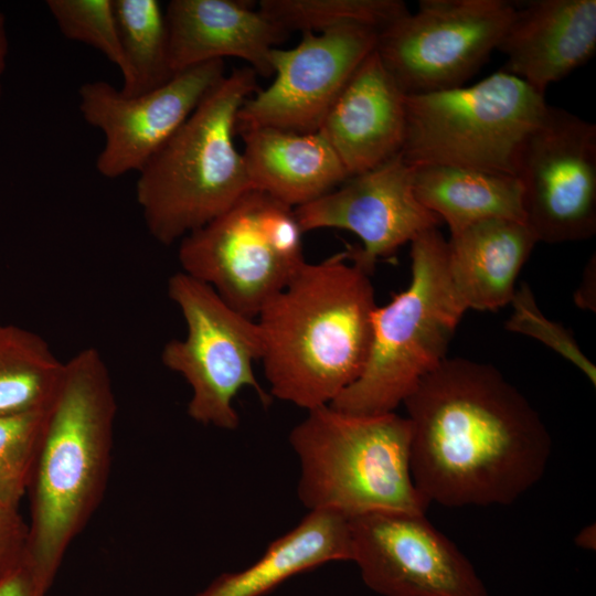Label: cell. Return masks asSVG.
Wrapping results in <instances>:
<instances>
[{
    "mask_svg": "<svg viewBox=\"0 0 596 596\" xmlns=\"http://www.w3.org/2000/svg\"><path fill=\"white\" fill-rule=\"evenodd\" d=\"M403 404L412 478L428 503L511 504L546 470L545 423L491 364L447 356Z\"/></svg>",
    "mask_w": 596,
    "mask_h": 596,
    "instance_id": "obj_1",
    "label": "cell"
},
{
    "mask_svg": "<svg viewBox=\"0 0 596 596\" xmlns=\"http://www.w3.org/2000/svg\"><path fill=\"white\" fill-rule=\"evenodd\" d=\"M342 251L308 263L256 317L272 397L330 405L362 373L376 307L370 278Z\"/></svg>",
    "mask_w": 596,
    "mask_h": 596,
    "instance_id": "obj_2",
    "label": "cell"
},
{
    "mask_svg": "<svg viewBox=\"0 0 596 596\" xmlns=\"http://www.w3.org/2000/svg\"><path fill=\"white\" fill-rule=\"evenodd\" d=\"M116 411L102 353L86 348L67 360L26 492L30 521L24 562L44 593H49L67 549L103 500Z\"/></svg>",
    "mask_w": 596,
    "mask_h": 596,
    "instance_id": "obj_3",
    "label": "cell"
},
{
    "mask_svg": "<svg viewBox=\"0 0 596 596\" xmlns=\"http://www.w3.org/2000/svg\"><path fill=\"white\" fill-rule=\"evenodd\" d=\"M257 91L253 68H234L138 172L136 200L160 244L180 242L253 189L233 138L241 106Z\"/></svg>",
    "mask_w": 596,
    "mask_h": 596,
    "instance_id": "obj_4",
    "label": "cell"
},
{
    "mask_svg": "<svg viewBox=\"0 0 596 596\" xmlns=\"http://www.w3.org/2000/svg\"><path fill=\"white\" fill-rule=\"evenodd\" d=\"M412 427L395 412L358 415L324 405L289 434L299 458L298 498L309 511L348 519L377 511L425 513L411 473Z\"/></svg>",
    "mask_w": 596,
    "mask_h": 596,
    "instance_id": "obj_5",
    "label": "cell"
},
{
    "mask_svg": "<svg viewBox=\"0 0 596 596\" xmlns=\"http://www.w3.org/2000/svg\"><path fill=\"white\" fill-rule=\"evenodd\" d=\"M408 287L372 313L368 359L360 376L331 404L358 415L392 413L446 358L468 310L447 266V240L437 227L411 243Z\"/></svg>",
    "mask_w": 596,
    "mask_h": 596,
    "instance_id": "obj_6",
    "label": "cell"
},
{
    "mask_svg": "<svg viewBox=\"0 0 596 596\" xmlns=\"http://www.w3.org/2000/svg\"><path fill=\"white\" fill-rule=\"evenodd\" d=\"M403 158L515 177L519 151L543 118L544 96L499 71L471 86L406 95Z\"/></svg>",
    "mask_w": 596,
    "mask_h": 596,
    "instance_id": "obj_7",
    "label": "cell"
},
{
    "mask_svg": "<svg viewBox=\"0 0 596 596\" xmlns=\"http://www.w3.org/2000/svg\"><path fill=\"white\" fill-rule=\"evenodd\" d=\"M302 234L294 207L252 189L184 236L178 258L183 273L254 319L306 264Z\"/></svg>",
    "mask_w": 596,
    "mask_h": 596,
    "instance_id": "obj_8",
    "label": "cell"
},
{
    "mask_svg": "<svg viewBox=\"0 0 596 596\" xmlns=\"http://www.w3.org/2000/svg\"><path fill=\"white\" fill-rule=\"evenodd\" d=\"M168 295L179 308L187 332L164 344L161 361L190 385L188 414L193 421L234 430L240 417L233 401L243 387L254 389L264 405L272 401L253 370L262 355L258 324L182 270L169 278Z\"/></svg>",
    "mask_w": 596,
    "mask_h": 596,
    "instance_id": "obj_9",
    "label": "cell"
},
{
    "mask_svg": "<svg viewBox=\"0 0 596 596\" xmlns=\"http://www.w3.org/2000/svg\"><path fill=\"white\" fill-rule=\"evenodd\" d=\"M507 0H422L382 30L375 51L405 95L464 86L514 14Z\"/></svg>",
    "mask_w": 596,
    "mask_h": 596,
    "instance_id": "obj_10",
    "label": "cell"
},
{
    "mask_svg": "<svg viewBox=\"0 0 596 596\" xmlns=\"http://www.w3.org/2000/svg\"><path fill=\"white\" fill-rule=\"evenodd\" d=\"M525 224L538 242L596 233V126L549 105L517 159Z\"/></svg>",
    "mask_w": 596,
    "mask_h": 596,
    "instance_id": "obj_11",
    "label": "cell"
},
{
    "mask_svg": "<svg viewBox=\"0 0 596 596\" xmlns=\"http://www.w3.org/2000/svg\"><path fill=\"white\" fill-rule=\"evenodd\" d=\"M352 558L382 596H489L471 562L425 513L377 511L349 519Z\"/></svg>",
    "mask_w": 596,
    "mask_h": 596,
    "instance_id": "obj_12",
    "label": "cell"
},
{
    "mask_svg": "<svg viewBox=\"0 0 596 596\" xmlns=\"http://www.w3.org/2000/svg\"><path fill=\"white\" fill-rule=\"evenodd\" d=\"M377 36L379 31L371 26L344 24L319 33L304 32L291 49H273L274 81L243 103L235 130L318 131L351 75L375 50Z\"/></svg>",
    "mask_w": 596,
    "mask_h": 596,
    "instance_id": "obj_13",
    "label": "cell"
},
{
    "mask_svg": "<svg viewBox=\"0 0 596 596\" xmlns=\"http://www.w3.org/2000/svg\"><path fill=\"white\" fill-rule=\"evenodd\" d=\"M224 76V61L214 60L178 72L163 85L134 96L105 81L84 83L78 89L79 113L105 137L96 160L98 173L116 179L139 172Z\"/></svg>",
    "mask_w": 596,
    "mask_h": 596,
    "instance_id": "obj_14",
    "label": "cell"
},
{
    "mask_svg": "<svg viewBox=\"0 0 596 596\" xmlns=\"http://www.w3.org/2000/svg\"><path fill=\"white\" fill-rule=\"evenodd\" d=\"M414 170L401 152L381 166L349 177L324 195L295 209L304 233L341 228L354 233L362 246H349L351 262L371 275L381 258L393 255L440 219L414 191Z\"/></svg>",
    "mask_w": 596,
    "mask_h": 596,
    "instance_id": "obj_15",
    "label": "cell"
},
{
    "mask_svg": "<svg viewBox=\"0 0 596 596\" xmlns=\"http://www.w3.org/2000/svg\"><path fill=\"white\" fill-rule=\"evenodd\" d=\"M405 99L374 50L351 75L318 130L349 177L372 170L401 152Z\"/></svg>",
    "mask_w": 596,
    "mask_h": 596,
    "instance_id": "obj_16",
    "label": "cell"
},
{
    "mask_svg": "<svg viewBox=\"0 0 596 596\" xmlns=\"http://www.w3.org/2000/svg\"><path fill=\"white\" fill-rule=\"evenodd\" d=\"M500 70L543 95L596 51V0H531L518 6L497 47Z\"/></svg>",
    "mask_w": 596,
    "mask_h": 596,
    "instance_id": "obj_17",
    "label": "cell"
},
{
    "mask_svg": "<svg viewBox=\"0 0 596 596\" xmlns=\"http://www.w3.org/2000/svg\"><path fill=\"white\" fill-rule=\"evenodd\" d=\"M164 15L174 74L209 61L237 57L256 74L272 76V51L287 35L244 1L172 0Z\"/></svg>",
    "mask_w": 596,
    "mask_h": 596,
    "instance_id": "obj_18",
    "label": "cell"
},
{
    "mask_svg": "<svg viewBox=\"0 0 596 596\" xmlns=\"http://www.w3.org/2000/svg\"><path fill=\"white\" fill-rule=\"evenodd\" d=\"M238 132L252 188L294 209L324 195L349 178L320 131L299 134L254 127Z\"/></svg>",
    "mask_w": 596,
    "mask_h": 596,
    "instance_id": "obj_19",
    "label": "cell"
},
{
    "mask_svg": "<svg viewBox=\"0 0 596 596\" xmlns=\"http://www.w3.org/2000/svg\"><path fill=\"white\" fill-rule=\"evenodd\" d=\"M536 243L524 222L508 219L480 221L451 234L448 273L467 309L493 311L510 305Z\"/></svg>",
    "mask_w": 596,
    "mask_h": 596,
    "instance_id": "obj_20",
    "label": "cell"
},
{
    "mask_svg": "<svg viewBox=\"0 0 596 596\" xmlns=\"http://www.w3.org/2000/svg\"><path fill=\"white\" fill-rule=\"evenodd\" d=\"M351 558L349 519L332 511H310L273 541L255 563L219 575L195 596H264L297 574Z\"/></svg>",
    "mask_w": 596,
    "mask_h": 596,
    "instance_id": "obj_21",
    "label": "cell"
},
{
    "mask_svg": "<svg viewBox=\"0 0 596 596\" xmlns=\"http://www.w3.org/2000/svg\"><path fill=\"white\" fill-rule=\"evenodd\" d=\"M413 182L418 201L447 223L450 235L489 219L525 223L522 187L514 175L428 164L415 167Z\"/></svg>",
    "mask_w": 596,
    "mask_h": 596,
    "instance_id": "obj_22",
    "label": "cell"
},
{
    "mask_svg": "<svg viewBox=\"0 0 596 596\" xmlns=\"http://www.w3.org/2000/svg\"><path fill=\"white\" fill-rule=\"evenodd\" d=\"M64 368L40 334L0 322V416L49 409Z\"/></svg>",
    "mask_w": 596,
    "mask_h": 596,
    "instance_id": "obj_23",
    "label": "cell"
},
{
    "mask_svg": "<svg viewBox=\"0 0 596 596\" xmlns=\"http://www.w3.org/2000/svg\"><path fill=\"white\" fill-rule=\"evenodd\" d=\"M121 46L131 82L120 92L134 96L167 83L174 73L169 62L164 10L157 0H113Z\"/></svg>",
    "mask_w": 596,
    "mask_h": 596,
    "instance_id": "obj_24",
    "label": "cell"
},
{
    "mask_svg": "<svg viewBox=\"0 0 596 596\" xmlns=\"http://www.w3.org/2000/svg\"><path fill=\"white\" fill-rule=\"evenodd\" d=\"M257 9L286 33H319L344 24H362L380 33L409 12L400 0H262Z\"/></svg>",
    "mask_w": 596,
    "mask_h": 596,
    "instance_id": "obj_25",
    "label": "cell"
},
{
    "mask_svg": "<svg viewBox=\"0 0 596 596\" xmlns=\"http://www.w3.org/2000/svg\"><path fill=\"white\" fill-rule=\"evenodd\" d=\"M46 7L66 39L98 50L120 71L121 89L130 85V68L121 46L113 0H49Z\"/></svg>",
    "mask_w": 596,
    "mask_h": 596,
    "instance_id": "obj_26",
    "label": "cell"
},
{
    "mask_svg": "<svg viewBox=\"0 0 596 596\" xmlns=\"http://www.w3.org/2000/svg\"><path fill=\"white\" fill-rule=\"evenodd\" d=\"M49 409L0 416V508L18 509L28 492Z\"/></svg>",
    "mask_w": 596,
    "mask_h": 596,
    "instance_id": "obj_27",
    "label": "cell"
},
{
    "mask_svg": "<svg viewBox=\"0 0 596 596\" xmlns=\"http://www.w3.org/2000/svg\"><path fill=\"white\" fill-rule=\"evenodd\" d=\"M510 305L512 312L504 323L507 330L542 342L575 365L593 385L596 384L595 364L583 353L568 329L545 317L526 283L515 289Z\"/></svg>",
    "mask_w": 596,
    "mask_h": 596,
    "instance_id": "obj_28",
    "label": "cell"
},
{
    "mask_svg": "<svg viewBox=\"0 0 596 596\" xmlns=\"http://www.w3.org/2000/svg\"><path fill=\"white\" fill-rule=\"evenodd\" d=\"M28 522L18 509L0 508V581L25 557Z\"/></svg>",
    "mask_w": 596,
    "mask_h": 596,
    "instance_id": "obj_29",
    "label": "cell"
},
{
    "mask_svg": "<svg viewBox=\"0 0 596 596\" xmlns=\"http://www.w3.org/2000/svg\"><path fill=\"white\" fill-rule=\"evenodd\" d=\"M0 596H49L42 592L29 566L23 563L0 581Z\"/></svg>",
    "mask_w": 596,
    "mask_h": 596,
    "instance_id": "obj_30",
    "label": "cell"
},
{
    "mask_svg": "<svg viewBox=\"0 0 596 596\" xmlns=\"http://www.w3.org/2000/svg\"><path fill=\"white\" fill-rule=\"evenodd\" d=\"M596 260L595 255L588 260L574 300L579 308L595 311L596 308Z\"/></svg>",
    "mask_w": 596,
    "mask_h": 596,
    "instance_id": "obj_31",
    "label": "cell"
},
{
    "mask_svg": "<svg viewBox=\"0 0 596 596\" xmlns=\"http://www.w3.org/2000/svg\"><path fill=\"white\" fill-rule=\"evenodd\" d=\"M9 55L8 24L3 12L0 11V97L2 95V78L7 68Z\"/></svg>",
    "mask_w": 596,
    "mask_h": 596,
    "instance_id": "obj_32",
    "label": "cell"
},
{
    "mask_svg": "<svg viewBox=\"0 0 596 596\" xmlns=\"http://www.w3.org/2000/svg\"><path fill=\"white\" fill-rule=\"evenodd\" d=\"M575 544L584 550H595L596 546V528L595 524L584 526L574 538Z\"/></svg>",
    "mask_w": 596,
    "mask_h": 596,
    "instance_id": "obj_33",
    "label": "cell"
}]
</instances>
